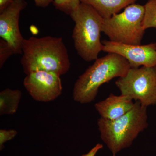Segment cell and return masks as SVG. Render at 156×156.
Returning <instances> with one entry per match:
<instances>
[{
    "label": "cell",
    "instance_id": "cell-18",
    "mask_svg": "<svg viewBox=\"0 0 156 156\" xmlns=\"http://www.w3.org/2000/svg\"><path fill=\"white\" fill-rule=\"evenodd\" d=\"M35 5L39 8H45L48 7L54 0H34Z\"/></svg>",
    "mask_w": 156,
    "mask_h": 156
},
{
    "label": "cell",
    "instance_id": "cell-5",
    "mask_svg": "<svg viewBox=\"0 0 156 156\" xmlns=\"http://www.w3.org/2000/svg\"><path fill=\"white\" fill-rule=\"evenodd\" d=\"M144 6L132 4L122 13L104 19L102 32L111 41L128 45H140L145 33L143 21Z\"/></svg>",
    "mask_w": 156,
    "mask_h": 156
},
{
    "label": "cell",
    "instance_id": "cell-16",
    "mask_svg": "<svg viewBox=\"0 0 156 156\" xmlns=\"http://www.w3.org/2000/svg\"><path fill=\"white\" fill-rule=\"evenodd\" d=\"M18 132L15 130H0V149L2 150L4 144L7 141L14 139L17 135Z\"/></svg>",
    "mask_w": 156,
    "mask_h": 156
},
{
    "label": "cell",
    "instance_id": "cell-9",
    "mask_svg": "<svg viewBox=\"0 0 156 156\" xmlns=\"http://www.w3.org/2000/svg\"><path fill=\"white\" fill-rule=\"evenodd\" d=\"M27 5L25 0H14L0 12V37L11 45L15 54H22L24 38L20 30L19 19L21 11Z\"/></svg>",
    "mask_w": 156,
    "mask_h": 156
},
{
    "label": "cell",
    "instance_id": "cell-3",
    "mask_svg": "<svg viewBox=\"0 0 156 156\" xmlns=\"http://www.w3.org/2000/svg\"><path fill=\"white\" fill-rule=\"evenodd\" d=\"M131 68L126 58L116 53H108L98 58L76 81L73 90L74 100L81 104L92 102L101 85L114 78L122 77Z\"/></svg>",
    "mask_w": 156,
    "mask_h": 156
},
{
    "label": "cell",
    "instance_id": "cell-14",
    "mask_svg": "<svg viewBox=\"0 0 156 156\" xmlns=\"http://www.w3.org/2000/svg\"><path fill=\"white\" fill-rule=\"evenodd\" d=\"M80 3V0H54L53 5L57 10L70 15Z\"/></svg>",
    "mask_w": 156,
    "mask_h": 156
},
{
    "label": "cell",
    "instance_id": "cell-17",
    "mask_svg": "<svg viewBox=\"0 0 156 156\" xmlns=\"http://www.w3.org/2000/svg\"><path fill=\"white\" fill-rule=\"evenodd\" d=\"M103 148V146L101 144L98 143L92 148L89 152L82 156H95L97 153Z\"/></svg>",
    "mask_w": 156,
    "mask_h": 156
},
{
    "label": "cell",
    "instance_id": "cell-20",
    "mask_svg": "<svg viewBox=\"0 0 156 156\" xmlns=\"http://www.w3.org/2000/svg\"><path fill=\"white\" fill-rule=\"evenodd\" d=\"M112 156H116L115 155H112Z\"/></svg>",
    "mask_w": 156,
    "mask_h": 156
},
{
    "label": "cell",
    "instance_id": "cell-19",
    "mask_svg": "<svg viewBox=\"0 0 156 156\" xmlns=\"http://www.w3.org/2000/svg\"><path fill=\"white\" fill-rule=\"evenodd\" d=\"M14 0H0V12L4 11Z\"/></svg>",
    "mask_w": 156,
    "mask_h": 156
},
{
    "label": "cell",
    "instance_id": "cell-13",
    "mask_svg": "<svg viewBox=\"0 0 156 156\" xmlns=\"http://www.w3.org/2000/svg\"><path fill=\"white\" fill-rule=\"evenodd\" d=\"M145 13L143 21L144 29L156 28V0H148L144 5Z\"/></svg>",
    "mask_w": 156,
    "mask_h": 156
},
{
    "label": "cell",
    "instance_id": "cell-11",
    "mask_svg": "<svg viewBox=\"0 0 156 156\" xmlns=\"http://www.w3.org/2000/svg\"><path fill=\"white\" fill-rule=\"evenodd\" d=\"M137 0H80L92 7L104 19L119 14L122 9L134 4Z\"/></svg>",
    "mask_w": 156,
    "mask_h": 156
},
{
    "label": "cell",
    "instance_id": "cell-1",
    "mask_svg": "<svg viewBox=\"0 0 156 156\" xmlns=\"http://www.w3.org/2000/svg\"><path fill=\"white\" fill-rule=\"evenodd\" d=\"M20 60L26 75L39 71L63 75L70 67L68 52L61 37L46 36L23 39Z\"/></svg>",
    "mask_w": 156,
    "mask_h": 156
},
{
    "label": "cell",
    "instance_id": "cell-6",
    "mask_svg": "<svg viewBox=\"0 0 156 156\" xmlns=\"http://www.w3.org/2000/svg\"><path fill=\"white\" fill-rule=\"evenodd\" d=\"M121 95L147 107L156 105V66L131 68L115 83Z\"/></svg>",
    "mask_w": 156,
    "mask_h": 156
},
{
    "label": "cell",
    "instance_id": "cell-10",
    "mask_svg": "<svg viewBox=\"0 0 156 156\" xmlns=\"http://www.w3.org/2000/svg\"><path fill=\"white\" fill-rule=\"evenodd\" d=\"M134 104L133 100L128 96H118L111 93L106 99L95 104V108L101 118L113 120L130 111Z\"/></svg>",
    "mask_w": 156,
    "mask_h": 156
},
{
    "label": "cell",
    "instance_id": "cell-4",
    "mask_svg": "<svg viewBox=\"0 0 156 156\" xmlns=\"http://www.w3.org/2000/svg\"><path fill=\"white\" fill-rule=\"evenodd\" d=\"M70 16L75 23L72 38L78 55L87 62L96 60L103 50L100 38L104 18L91 6L82 3Z\"/></svg>",
    "mask_w": 156,
    "mask_h": 156
},
{
    "label": "cell",
    "instance_id": "cell-8",
    "mask_svg": "<svg viewBox=\"0 0 156 156\" xmlns=\"http://www.w3.org/2000/svg\"><path fill=\"white\" fill-rule=\"evenodd\" d=\"M104 52L121 55L131 68L156 66V43L146 45H128L108 40L102 41Z\"/></svg>",
    "mask_w": 156,
    "mask_h": 156
},
{
    "label": "cell",
    "instance_id": "cell-12",
    "mask_svg": "<svg viewBox=\"0 0 156 156\" xmlns=\"http://www.w3.org/2000/svg\"><path fill=\"white\" fill-rule=\"evenodd\" d=\"M22 96L18 89L8 88L0 92V115H14L17 112Z\"/></svg>",
    "mask_w": 156,
    "mask_h": 156
},
{
    "label": "cell",
    "instance_id": "cell-7",
    "mask_svg": "<svg viewBox=\"0 0 156 156\" xmlns=\"http://www.w3.org/2000/svg\"><path fill=\"white\" fill-rule=\"evenodd\" d=\"M23 86L36 101L47 102L55 100L61 95L60 76L50 72L39 71L27 75Z\"/></svg>",
    "mask_w": 156,
    "mask_h": 156
},
{
    "label": "cell",
    "instance_id": "cell-15",
    "mask_svg": "<svg viewBox=\"0 0 156 156\" xmlns=\"http://www.w3.org/2000/svg\"><path fill=\"white\" fill-rule=\"evenodd\" d=\"M15 54L14 49L8 42L0 39V68L3 67L6 61L11 56Z\"/></svg>",
    "mask_w": 156,
    "mask_h": 156
},
{
    "label": "cell",
    "instance_id": "cell-2",
    "mask_svg": "<svg viewBox=\"0 0 156 156\" xmlns=\"http://www.w3.org/2000/svg\"><path fill=\"white\" fill-rule=\"evenodd\" d=\"M147 109L135 101L133 108L124 115L113 120L101 117L98 120L101 138L113 155L131 146L140 133L147 128Z\"/></svg>",
    "mask_w": 156,
    "mask_h": 156
}]
</instances>
